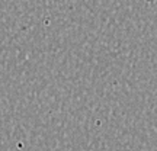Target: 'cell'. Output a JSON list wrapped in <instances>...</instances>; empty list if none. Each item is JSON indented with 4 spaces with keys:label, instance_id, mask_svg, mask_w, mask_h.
<instances>
[{
    "label": "cell",
    "instance_id": "obj_1",
    "mask_svg": "<svg viewBox=\"0 0 157 151\" xmlns=\"http://www.w3.org/2000/svg\"><path fill=\"white\" fill-rule=\"evenodd\" d=\"M148 3H153V5H157V0H147Z\"/></svg>",
    "mask_w": 157,
    "mask_h": 151
}]
</instances>
